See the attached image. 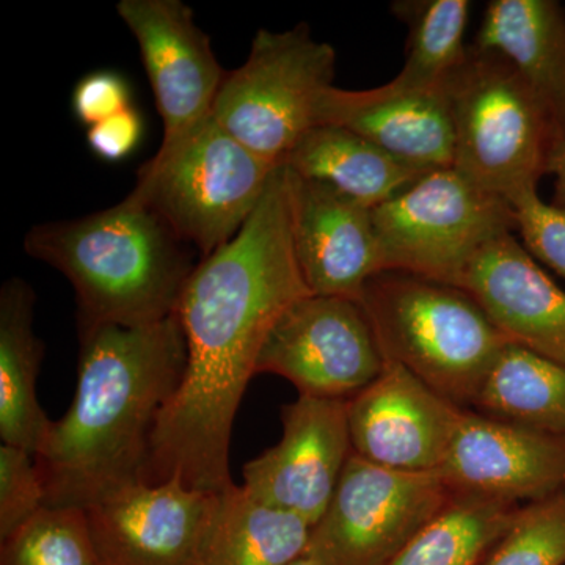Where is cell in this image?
Returning a JSON list of instances; mask_svg holds the SVG:
<instances>
[{
	"mask_svg": "<svg viewBox=\"0 0 565 565\" xmlns=\"http://www.w3.org/2000/svg\"><path fill=\"white\" fill-rule=\"evenodd\" d=\"M310 294L294 248L292 174L280 163L243 230L185 282L174 315L188 360L156 424L147 482L178 479L211 493L234 486V418L259 353L278 319Z\"/></svg>",
	"mask_w": 565,
	"mask_h": 565,
	"instance_id": "cell-1",
	"label": "cell"
},
{
	"mask_svg": "<svg viewBox=\"0 0 565 565\" xmlns=\"http://www.w3.org/2000/svg\"><path fill=\"white\" fill-rule=\"evenodd\" d=\"M178 316L81 330L76 393L35 455L46 505L82 508L147 482L152 434L184 374Z\"/></svg>",
	"mask_w": 565,
	"mask_h": 565,
	"instance_id": "cell-2",
	"label": "cell"
},
{
	"mask_svg": "<svg viewBox=\"0 0 565 565\" xmlns=\"http://www.w3.org/2000/svg\"><path fill=\"white\" fill-rule=\"evenodd\" d=\"M184 241L131 192L107 210L32 226L24 250L68 278L81 330L145 327L177 313L195 269Z\"/></svg>",
	"mask_w": 565,
	"mask_h": 565,
	"instance_id": "cell-3",
	"label": "cell"
},
{
	"mask_svg": "<svg viewBox=\"0 0 565 565\" xmlns=\"http://www.w3.org/2000/svg\"><path fill=\"white\" fill-rule=\"evenodd\" d=\"M359 303L385 360L468 411L509 344L470 294L418 275L377 274Z\"/></svg>",
	"mask_w": 565,
	"mask_h": 565,
	"instance_id": "cell-4",
	"label": "cell"
},
{
	"mask_svg": "<svg viewBox=\"0 0 565 565\" xmlns=\"http://www.w3.org/2000/svg\"><path fill=\"white\" fill-rule=\"evenodd\" d=\"M445 90L455 122L452 169L509 203L552 173L563 141L508 58L471 44Z\"/></svg>",
	"mask_w": 565,
	"mask_h": 565,
	"instance_id": "cell-5",
	"label": "cell"
},
{
	"mask_svg": "<svg viewBox=\"0 0 565 565\" xmlns=\"http://www.w3.org/2000/svg\"><path fill=\"white\" fill-rule=\"evenodd\" d=\"M278 166L204 118L145 163L132 192L203 256L243 230Z\"/></svg>",
	"mask_w": 565,
	"mask_h": 565,
	"instance_id": "cell-6",
	"label": "cell"
},
{
	"mask_svg": "<svg viewBox=\"0 0 565 565\" xmlns=\"http://www.w3.org/2000/svg\"><path fill=\"white\" fill-rule=\"evenodd\" d=\"M334 74L337 51L316 40L308 24L285 32L262 29L244 65L226 74L212 117L248 150L280 166L315 128Z\"/></svg>",
	"mask_w": 565,
	"mask_h": 565,
	"instance_id": "cell-7",
	"label": "cell"
},
{
	"mask_svg": "<svg viewBox=\"0 0 565 565\" xmlns=\"http://www.w3.org/2000/svg\"><path fill=\"white\" fill-rule=\"evenodd\" d=\"M382 273L399 270L457 286L497 237L516 232L512 204L456 169L427 172L374 207Z\"/></svg>",
	"mask_w": 565,
	"mask_h": 565,
	"instance_id": "cell-8",
	"label": "cell"
},
{
	"mask_svg": "<svg viewBox=\"0 0 565 565\" xmlns=\"http://www.w3.org/2000/svg\"><path fill=\"white\" fill-rule=\"evenodd\" d=\"M455 494L440 473L390 470L352 455L305 556L318 565H388Z\"/></svg>",
	"mask_w": 565,
	"mask_h": 565,
	"instance_id": "cell-9",
	"label": "cell"
},
{
	"mask_svg": "<svg viewBox=\"0 0 565 565\" xmlns=\"http://www.w3.org/2000/svg\"><path fill=\"white\" fill-rule=\"evenodd\" d=\"M384 366V353L362 305L310 294L275 323L256 374L280 375L299 396L349 401Z\"/></svg>",
	"mask_w": 565,
	"mask_h": 565,
	"instance_id": "cell-10",
	"label": "cell"
},
{
	"mask_svg": "<svg viewBox=\"0 0 565 565\" xmlns=\"http://www.w3.org/2000/svg\"><path fill=\"white\" fill-rule=\"evenodd\" d=\"M273 448L244 465V489L313 527L332 501L353 455L349 401L299 396L281 408Z\"/></svg>",
	"mask_w": 565,
	"mask_h": 565,
	"instance_id": "cell-11",
	"label": "cell"
},
{
	"mask_svg": "<svg viewBox=\"0 0 565 565\" xmlns=\"http://www.w3.org/2000/svg\"><path fill=\"white\" fill-rule=\"evenodd\" d=\"M465 411L385 360L382 373L349 399L353 455L390 470L438 473Z\"/></svg>",
	"mask_w": 565,
	"mask_h": 565,
	"instance_id": "cell-12",
	"label": "cell"
},
{
	"mask_svg": "<svg viewBox=\"0 0 565 565\" xmlns=\"http://www.w3.org/2000/svg\"><path fill=\"white\" fill-rule=\"evenodd\" d=\"M117 13L139 44L167 147L210 117L228 73L181 0H120Z\"/></svg>",
	"mask_w": 565,
	"mask_h": 565,
	"instance_id": "cell-13",
	"label": "cell"
},
{
	"mask_svg": "<svg viewBox=\"0 0 565 565\" xmlns=\"http://www.w3.org/2000/svg\"><path fill=\"white\" fill-rule=\"evenodd\" d=\"M438 473L455 493L539 503L565 492V438L465 411Z\"/></svg>",
	"mask_w": 565,
	"mask_h": 565,
	"instance_id": "cell-14",
	"label": "cell"
},
{
	"mask_svg": "<svg viewBox=\"0 0 565 565\" xmlns=\"http://www.w3.org/2000/svg\"><path fill=\"white\" fill-rule=\"evenodd\" d=\"M215 493L137 482L85 509L106 565H193Z\"/></svg>",
	"mask_w": 565,
	"mask_h": 565,
	"instance_id": "cell-15",
	"label": "cell"
},
{
	"mask_svg": "<svg viewBox=\"0 0 565 565\" xmlns=\"http://www.w3.org/2000/svg\"><path fill=\"white\" fill-rule=\"evenodd\" d=\"M291 174L294 248L308 289L359 302L367 281L382 273L373 210Z\"/></svg>",
	"mask_w": 565,
	"mask_h": 565,
	"instance_id": "cell-16",
	"label": "cell"
},
{
	"mask_svg": "<svg viewBox=\"0 0 565 565\" xmlns=\"http://www.w3.org/2000/svg\"><path fill=\"white\" fill-rule=\"evenodd\" d=\"M457 288L481 305L509 344L565 364V291L514 233L482 248Z\"/></svg>",
	"mask_w": 565,
	"mask_h": 565,
	"instance_id": "cell-17",
	"label": "cell"
},
{
	"mask_svg": "<svg viewBox=\"0 0 565 565\" xmlns=\"http://www.w3.org/2000/svg\"><path fill=\"white\" fill-rule=\"evenodd\" d=\"M318 125L351 129L424 172L455 166V122L445 88L401 92L384 84L345 90L333 85L318 104Z\"/></svg>",
	"mask_w": 565,
	"mask_h": 565,
	"instance_id": "cell-18",
	"label": "cell"
},
{
	"mask_svg": "<svg viewBox=\"0 0 565 565\" xmlns=\"http://www.w3.org/2000/svg\"><path fill=\"white\" fill-rule=\"evenodd\" d=\"M475 46L514 66L565 147V11L556 0H492Z\"/></svg>",
	"mask_w": 565,
	"mask_h": 565,
	"instance_id": "cell-19",
	"label": "cell"
},
{
	"mask_svg": "<svg viewBox=\"0 0 565 565\" xmlns=\"http://www.w3.org/2000/svg\"><path fill=\"white\" fill-rule=\"evenodd\" d=\"M35 292L22 278L0 289V438L3 444L40 451L51 429L36 394L44 345L33 329Z\"/></svg>",
	"mask_w": 565,
	"mask_h": 565,
	"instance_id": "cell-20",
	"label": "cell"
},
{
	"mask_svg": "<svg viewBox=\"0 0 565 565\" xmlns=\"http://www.w3.org/2000/svg\"><path fill=\"white\" fill-rule=\"evenodd\" d=\"M281 163L297 177L330 185L371 210L427 173L337 125H318L305 132Z\"/></svg>",
	"mask_w": 565,
	"mask_h": 565,
	"instance_id": "cell-21",
	"label": "cell"
},
{
	"mask_svg": "<svg viewBox=\"0 0 565 565\" xmlns=\"http://www.w3.org/2000/svg\"><path fill=\"white\" fill-rule=\"evenodd\" d=\"M310 533L299 515L234 484L215 493L193 565H289L307 552Z\"/></svg>",
	"mask_w": 565,
	"mask_h": 565,
	"instance_id": "cell-22",
	"label": "cell"
},
{
	"mask_svg": "<svg viewBox=\"0 0 565 565\" xmlns=\"http://www.w3.org/2000/svg\"><path fill=\"white\" fill-rule=\"evenodd\" d=\"M473 408L565 438V364L508 344Z\"/></svg>",
	"mask_w": 565,
	"mask_h": 565,
	"instance_id": "cell-23",
	"label": "cell"
},
{
	"mask_svg": "<svg viewBox=\"0 0 565 565\" xmlns=\"http://www.w3.org/2000/svg\"><path fill=\"white\" fill-rule=\"evenodd\" d=\"M522 508L456 493L388 565H482Z\"/></svg>",
	"mask_w": 565,
	"mask_h": 565,
	"instance_id": "cell-24",
	"label": "cell"
},
{
	"mask_svg": "<svg viewBox=\"0 0 565 565\" xmlns=\"http://www.w3.org/2000/svg\"><path fill=\"white\" fill-rule=\"evenodd\" d=\"M471 3L468 0H397L394 17L407 28L403 68L386 82L394 90L427 92L445 88L463 62Z\"/></svg>",
	"mask_w": 565,
	"mask_h": 565,
	"instance_id": "cell-25",
	"label": "cell"
},
{
	"mask_svg": "<svg viewBox=\"0 0 565 565\" xmlns=\"http://www.w3.org/2000/svg\"><path fill=\"white\" fill-rule=\"evenodd\" d=\"M0 542V565H106L82 508L44 505Z\"/></svg>",
	"mask_w": 565,
	"mask_h": 565,
	"instance_id": "cell-26",
	"label": "cell"
},
{
	"mask_svg": "<svg viewBox=\"0 0 565 565\" xmlns=\"http://www.w3.org/2000/svg\"><path fill=\"white\" fill-rule=\"evenodd\" d=\"M482 565H565V492L523 505Z\"/></svg>",
	"mask_w": 565,
	"mask_h": 565,
	"instance_id": "cell-27",
	"label": "cell"
},
{
	"mask_svg": "<svg viewBox=\"0 0 565 565\" xmlns=\"http://www.w3.org/2000/svg\"><path fill=\"white\" fill-rule=\"evenodd\" d=\"M46 505V490L35 456L17 446H0V541Z\"/></svg>",
	"mask_w": 565,
	"mask_h": 565,
	"instance_id": "cell-28",
	"label": "cell"
},
{
	"mask_svg": "<svg viewBox=\"0 0 565 565\" xmlns=\"http://www.w3.org/2000/svg\"><path fill=\"white\" fill-rule=\"evenodd\" d=\"M511 204L526 250L565 278V211L545 203L537 189L520 193Z\"/></svg>",
	"mask_w": 565,
	"mask_h": 565,
	"instance_id": "cell-29",
	"label": "cell"
},
{
	"mask_svg": "<svg viewBox=\"0 0 565 565\" xmlns=\"http://www.w3.org/2000/svg\"><path fill=\"white\" fill-rule=\"evenodd\" d=\"M71 104L77 120L92 128L131 107V87L120 73L95 71L77 82Z\"/></svg>",
	"mask_w": 565,
	"mask_h": 565,
	"instance_id": "cell-30",
	"label": "cell"
},
{
	"mask_svg": "<svg viewBox=\"0 0 565 565\" xmlns=\"http://www.w3.org/2000/svg\"><path fill=\"white\" fill-rule=\"evenodd\" d=\"M143 137V120L136 107H128L88 128V147L96 158L106 162H121L139 148Z\"/></svg>",
	"mask_w": 565,
	"mask_h": 565,
	"instance_id": "cell-31",
	"label": "cell"
},
{
	"mask_svg": "<svg viewBox=\"0 0 565 565\" xmlns=\"http://www.w3.org/2000/svg\"><path fill=\"white\" fill-rule=\"evenodd\" d=\"M555 177V195L553 204L565 211V147L557 152L555 162H553L552 173Z\"/></svg>",
	"mask_w": 565,
	"mask_h": 565,
	"instance_id": "cell-32",
	"label": "cell"
},
{
	"mask_svg": "<svg viewBox=\"0 0 565 565\" xmlns=\"http://www.w3.org/2000/svg\"><path fill=\"white\" fill-rule=\"evenodd\" d=\"M289 565H318V564H316L315 561L311 559V557L303 555V556H300L299 559L294 561V563H291Z\"/></svg>",
	"mask_w": 565,
	"mask_h": 565,
	"instance_id": "cell-33",
	"label": "cell"
}]
</instances>
